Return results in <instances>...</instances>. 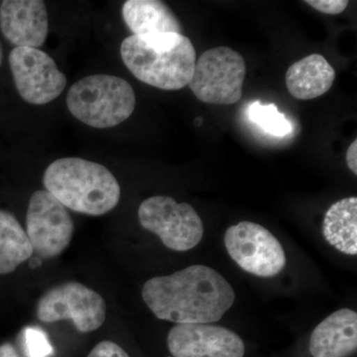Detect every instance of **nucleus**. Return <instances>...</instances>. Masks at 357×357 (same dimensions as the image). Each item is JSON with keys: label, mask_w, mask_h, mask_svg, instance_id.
I'll return each instance as SVG.
<instances>
[{"label": "nucleus", "mask_w": 357, "mask_h": 357, "mask_svg": "<svg viewBox=\"0 0 357 357\" xmlns=\"http://www.w3.org/2000/svg\"><path fill=\"white\" fill-rule=\"evenodd\" d=\"M142 298L159 319L185 325L220 321L234 304L236 293L213 268L192 265L150 279Z\"/></svg>", "instance_id": "f257e3e1"}, {"label": "nucleus", "mask_w": 357, "mask_h": 357, "mask_svg": "<svg viewBox=\"0 0 357 357\" xmlns=\"http://www.w3.org/2000/svg\"><path fill=\"white\" fill-rule=\"evenodd\" d=\"M121 54L136 79L164 91L184 89L196 66L194 45L178 33L132 35L122 42Z\"/></svg>", "instance_id": "f03ea898"}, {"label": "nucleus", "mask_w": 357, "mask_h": 357, "mask_svg": "<svg viewBox=\"0 0 357 357\" xmlns=\"http://www.w3.org/2000/svg\"><path fill=\"white\" fill-rule=\"evenodd\" d=\"M43 183L66 208L84 215H105L121 199V185L109 169L77 157L54 161L45 171Z\"/></svg>", "instance_id": "7ed1b4c3"}, {"label": "nucleus", "mask_w": 357, "mask_h": 357, "mask_svg": "<svg viewBox=\"0 0 357 357\" xmlns=\"http://www.w3.org/2000/svg\"><path fill=\"white\" fill-rule=\"evenodd\" d=\"M136 98L126 79L110 75H93L73 84L67 96L70 114L91 128L119 126L132 114Z\"/></svg>", "instance_id": "20e7f679"}, {"label": "nucleus", "mask_w": 357, "mask_h": 357, "mask_svg": "<svg viewBox=\"0 0 357 357\" xmlns=\"http://www.w3.org/2000/svg\"><path fill=\"white\" fill-rule=\"evenodd\" d=\"M245 75V61L238 52L217 47L204 52L197 61L188 86L201 102L234 105L243 96Z\"/></svg>", "instance_id": "39448f33"}, {"label": "nucleus", "mask_w": 357, "mask_h": 357, "mask_svg": "<svg viewBox=\"0 0 357 357\" xmlns=\"http://www.w3.org/2000/svg\"><path fill=\"white\" fill-rule=\"evenodd\" d=\"M138 218L143 229L158 236L164 245L174 251L190 250L203 238V222L195 208L170 197L145 199L138 208Z\"/></svg>", "instance_id": "423d86ee"}, {"label": "nucleus", "mask_w": 357, "mask_h": 357, "mask_svg": "<svg viewBox=\"0 0 357 357\" xmlns=\"http://www.w3.org/2000/svg\"><path fill=\"white\" fill-rule=\"evenodd\" d=\"M37 318L46 324L70 321L79 333L98 330L107 318V305L100 294L79 282H66L40 298Z\"/></svg>", "instance_id": "0eeeda50"}, {"label": "nucleus", "mask_w": 357, "mask_h": 357, "mask_svg": "<svg viewBox=\"0 0 357 357\" xmlns=\"http://www.w3.org/2000/svg\"><path fill=\"white\" fill-rule=\"evenodd\" d=\"M227 252L241 269L255 276H276L286 264L281 243L262 225L241 222L225 232Z\"/></svg>", "instance_id": "6e6552de"}, {"label": "nucleus", "mask_w": 357, "mask_h": 357, "mask_svg": "<svg viewBox=\"0 0 357 357\" xmlns=\"http://www.w3.org/2000/svg\"><path fill=\"white\" fill-rule=\"evenodd\" d=\"M74 229L64 204L44 190L33 192L26 215V234L36 255L45 259L60 255L70 245Z\"/></svg>", "instance_id": "1a4fd4ad"}, {"label": "nucleus", "mask_w": 357, "mask_h": 357, "mask_svg": "<svg viewBox=\"0 0 357 357\" xmlns=\"http://www.w3.org/2000/svg\"><path fill=\"white\" fill-rule=\"evenodd\" d=\"M14 84L21 98L31 105L53 102L64 91L67 77L45 52L15 47L9 55Z\"/></svg>", "instance_id": "9d476101"}, {"label": "nucleus", "mask_w": 357, "mask_h": 357, "mask_svg": "<svg viewBox=\"0 0 357 357\" xmlns=\"http://www.w3.org/2000/svg\"><path fill=\"white\" fill-rule=\"evenodd\" d=\"M167 342L173 357H243L245 351L236 333L211 324L175 326Z\"/></svg>", "instance_id": "9b49d317"}, {"label": "nucleus", "mask_w": 357, "mask_h": 357, "mask_svg": "<svg viewBox=\"0 0 357 357\" xmlns=\"http://www.w3.org/2000/svg\"><path fill=\"white\" fill-rule=\"evenodd\" d=\"M0 29L16 47L38 49L49 31L48 13L41 0H4L0 4Z\"/></svg>", "instance_id": "f8f14e48"}, {"label": "nucleus", "mask_w": 357, "mask_h": 357, "mask_svg": "<svg viewBox=\"0 0 357 357\" xmlns=\"http://www.w3.org/2000/svg\"><path fill=\"white\" fill-rule=\"evenodd\" d=\"M357 349V314L342 309L324 319L312 332V357H347Z\"/></svg>", "instance_id": "ddd939ff"}, {"label": "nucleus", "mask_w": 357, "mask_h": 357, "mask_svg": "<svg viewBox=\"0 0 357 357\" xmlns=\"http://www.w3.org/2000/svg\"><path fill=\"white\" fill-rule=\"evenodd\" d=\"M335 72L319 54H311L290 66L286 73L289 93L301 100H314L330 91Z\"/></svg>", "instance_id": "4468645a"}, {"label": "nucleus", "mask_w": 357, "mask_h": 357, "mask_svg": "<svg viewBox=\"0 0 357 357\" xmlns=\"http://www.w3.org/2000/svg\"><path fill=\"white\" fill-rule=\"evenodd\" d=\"M122 16L129 30L136 36L163 33L182 34L180 21L163 1L128 0L122 6Z\"/></svg>", "instance_id": "2eb2a0df"}, {"label": "nucleus", "mask_w": 357, "mask_h": 357, "mask_svg": "<svg viewBox=\"0 0 357 357\" xmlns=\"http://www.w3.org/2000/svg\"><path fill=\"white\" fill-rule=\"evenodd\" d=\"M326 241L340 252L357 255V198L340 199L328 208L324 218Z\"/></svg>", "instance_id": "dca6fc26"}, {"label": "nucleus", "mask_w": 357, "mask_h": 357, "mask_svg": "<svg viewBox=\"0 0 357 357\" xmlns=\"http://www.w3.org/2000/svg\"><path fill=\"white\" fill-rule=\"evenodd\" d=\"M33 253L31 241L17 218L0 208V275L13 273Z\"/></svg>", "instance_id": "f3484780"}, {"label": "nucleus", "mask_w": 357, "mask_h": 357, "mask_svg": "<svg viewBox=\"0 0 357 357\" xmlns=\"http://www.w3.org/2000/svg\"><path fill=\"white\" fill-rule=\"evenodd\" d=\"M248 117L256 126H259L270 135L282 137L292 132V126L285 115L279 112L278 107L273 103L263 105L261 102L251 103L248 109Z\"/></svg>", "instance_id": "a211bd4d"}, {"label": "nucleus", "mask_w": 357, "mask_h": 357, "mask_svg": "<svg viewBox=\"0 0 357 357\" xmlns=\"http://www.w3.org/2000/svg\"><path fill=\"white\" fill-rule=\"evenodd\" d=\"M21 345L25 357H50L54 351L46 333L37 326H27L23 330Z\"/></svg>", "instance_id": "6ab92c4d"}, {"label": "nucleus", "mask_w": 357, "mask_h": 357, "mask_svg": "<svg viewBox=\"0 0 357 357\" xmlns=\"http://www.w3.org/2000/svg\"><path fill=\"white\" fill-rule=\"evenodd\" d=\"M305 2L319 13L330 15H337L344 13L349 6V1L347 0H307Z\"/></svg>", "instance_id": "aec40b11"}, {"label": "nucleus", "mask_w": 357, "mask_h": 357, "mask_svg": "<svg viewBox=\"0 0 357 357\" xmlns=\"http://www.w3.org/2000/svg\"><path fill=\"white\" fill-rule=\"evenodd\" d=\"M86 357H129V356L119 344L109 340H103L96 344Z\"/></svg>", "instance_id": "412c9836"}, {"label": "nucleus", "mask_w": 357, "mask_h": 357, "mask_svg": "<svg viewBox=\"0 0 357 357\" xmlns=\"http://www.w3.org/2000/svg\"><path fill=\"white\" fill-rule=\"evenodd\" d=\"M347 167L351 169L354 175L357 174V140H354L351 143V146L347 149Z\"/></svg>", "instance_id": "4be33fe9"}, {"label": "nucleus", "mask_w": 357, "mask_h": 357, "mask_svg": "<svg viewBox=\"0 0 357 357\" xmlns=\"http://www.w3.org/2000/svg\"><path fill=\"white\" fill-rule=\"evenodd\" d=\"M0 357H20L15 347L10 344L0 345Z\"/></svg>", "instance_id": "5701e85b"}, {"label": "nucleus", "mask_w": 357, "mask_h": 357, "mask_svg": "<svg viewBox=\"0 0 357 357\" xmlns=\"http://www.w3.org/2000/svg\"><path fill=\"white\" fill-rule=\"evenodd\" d=\"M2 62V48L1 45H0V65H1Z\"/></svg>", "instance_id": "b1692460"}]
</instances>
